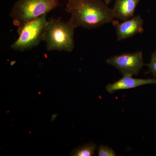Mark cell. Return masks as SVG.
I'll return each mask as SVG.
<instances>
[{
	"label": "cell",
	"mask_w": 156,
	"mask_h": 156,
	"mask_svg": "<svg viewBox=\"0 0 156 156\" xmlns=\"http://www.w3.org/2000/svg\"><path fill=\"white\" fill-rule=\"evenodd\" d=\"M66 11L71 14L68 20L74 28L94 29L112 22V9L102 0H68Z\"/></svg>",
	"instance_id": "obj_1"
},
{
	"label": "cell",
	"mask_w": 156,
	"mask_h": 156,
	"mask_svg": "<svg viewBox=\"0 0 156 156\" xmlns=\"http://www.w3.org/2000/svg\"><path fill=\"white\" fill-rule=\"evenodd\" d=\"M75 28L68 21L61 18H51L45 26L43 41L48 51L71 52L75 47L74 31Z\"/></svg>",
	"instance_id": "obj_2"
},
{
	"label": "cell",
	"mask_w": 156,
	"mask_h": 156,
	"mask_svg": "<svg viewBox=\"0 0 156 156\" xmlns=\"http://www.w3.org/2000/svg\"><path fill=\"white\" fill-rule=\"evenodd\" d=\"M59 0H17L14 3L10 17L17 28L58 8Z\"/></svg>",
	"instance_id": "obj_3"
},
{
	"label": "cell",
	"mask_w": 156,
	"mask_h": 156,
	"mask_svg": "<svg viewBox=\"0 0 156 156\" xmlns=\"http://www.w3.org/2000/svg\"><path fill=\"white\" fill-rule=\"evenodd\" d=\"M47 21V14H45L17 28L19 37L11 45V49L23 52L38 46L43 41Z\"/></svg>",
	"instance_id": "obj_4"
},
{
	"label": "cell",
	"mask_w": 156,
	"mask_h": 156,
	"mask_svg": "<svg viewBox=\"0 0 156 156\" xmlns=\"http://www.w3.org/2000/svg\"><path fill=\"white\" fill-rule=\"evenodd\" d=\"M106 62L119 70L123 75H137L144 65L141 51L112 56L107 59Z\"/></svg>",
	"instance_id": "obj_5"
},
{
	"label": "cell",
	"mask_w": 156,
	"mask_h": 156,
	"mask_svg": "<svg viewBox=\"0 0 156 156\" xmlns=\"http://www.w3.org/2000/svg\"><path fill=\"white\" fill-rule=\"evenodd\" d=\"M115 28L117 39L122 41L143 32L144 21L140 15L134 16L130 19L119 23L113 21Z\"/></svg>",
	"instance_id": "obj_6"
},
{
	"label": "cell",
	"mask_w": 156,
	"mask_h": 156,
	"mask_svg": "<svg viewBox=\"0 0 156 156\" xmlns=\"http://www.w3.org/2000/svg\"><path fill=\"white\" fill-rule=\"evenodd\" d=\"M156 84V79H135L131 75H123L122 78L115 83L108 84L106 90L108 93L112 94L115 91L123 89L136 88L147 84Z\"/></svg>",
	"instance_id": "obj_7"
},
{
	"label": "cell",
	"mask_w": 156,
	"mask_h": 156,
	"mask_svg": "<svg viewBox=\"0 0 156 156\" xmlns=\"http://www.w3.org/2000/svg\"><path fill=\"white\" fill-rule=\"evenodd\" d=\"M140 0H115L112 8L115 18L123 21L134 16Z\"/></svg>",
	"instance_id": "obj_8"
},
{
	"label": "cell",
	"mask_w": 156,
	"mask_h": 156,
	"mask_svg": "<svg viewBox=\"0 0 156 156\" xmlns=\"http://www.w3.org/2000/svg\"><path fill=\"white\" fill-rule=\"evenodd\" d=\"M96 149V145L90 143L85 144L73 151L71 155L75 156H92L94 155Z\"/></svg>",
	"instance_id": "obj_9"
},
{
	"label": "cell",
	"mask_w": 156,
	"mask_h": 156,
	"mask_svg": "<svg viewBox=\"0 0 156 156\" xmlns=\"http://www.w3.org/2000/svg\"><path fill=\"white\" fill-rule=\"evenodd\" d=\"M98 155L99 156H115L116 154L115 151L107 146L101 145L98 150Z\"/></svg>",
	"instance_id": "obj_10"
},
{
	"label": "cell",
	"mask_w": 156,
	"mask_h": 156,
	"mask_svg": "<svg viewBox=\"0 0 156 156\" xmlns=\"http://www.w3.org/2000/svg\"><path fill=\"white\" fill-rule=\"evenodd\" d=\"M146 65L148 67L150 72L152 74L154 77H156V51L152 54L150 61Z\"/></svg>",
	"instance_id": "obj_11"
},
{
	"label": "cell",
	"mask_w": 156,
	"mask_h": 156,
	"mask_svg": "<svg viewBox=\"0 0 156 156\" xmlns=\"http://www.w3.org/2000/svg\"><path fill=\"white\" fill-rule=\"evenodd\" d=\"M103 1L105 2L106 3L107 5H108L109 3H110L112 0H103Z\"/></svg>",
	"instance_id": "obj_12"
}]
</instances>
